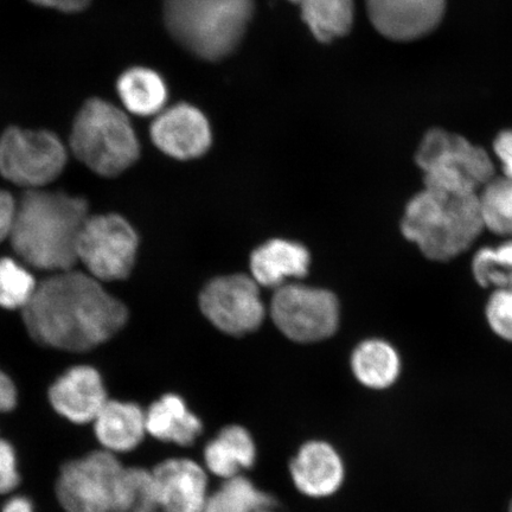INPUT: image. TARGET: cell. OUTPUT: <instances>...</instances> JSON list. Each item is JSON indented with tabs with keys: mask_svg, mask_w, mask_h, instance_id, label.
Here are the masks:
<instances>
[{
	"mask_svg": "<svg viewBox=\"0 0 512 512\" xmlns=\"http://www.w3.org/2000/svg\"><path fill=\"white\" fill-rule=\"evenodd\" d=\"M21 484L18 454L9 440L0 438V496L9 495Z\"/></svg>",
	"mask_w": 512,
	"mask_h": 512,
	"instance_id": "cell-29",
	"label": "cell"
},
{
	"mask_svg": "<svg viewBox=\"0 0 512 512\" xmlns=\"http://www.w3.org/2000/svg\"><path fill=\"white\" fill-rule=\"evenodd\" d=\"M478 201L486 232L512 239V179L495 176L478 192Z\"/></svg>",
	"mask_w": 512,
	"mask_h": 512,
	"instance_id": "cell-24",
	"label": "cell"
},
{
	"mask_svg": "<svg viewBox=\"0 0 512 512\" xmlns=\"http://www.w3.org/2000/svg\"><path fill=\"white\" fill-rule=\"evenodd\" d=\"M108 400L101 374L89 366L68 369L48 390L51 408L74 425L91 424Z\"/></svg>",
	"mask_w": 512,
	"mask_h": 512,
	"instance_id": "cell-14",
	"label": "cell"
},
{
	"mask_svg": "<svg viewBox=\"0 0 512 512\" xmlns=\"http://www.w3.org/2000/svg\"><path fill=\"white\" fill-rule=\"evenodd\" d=\"M138 247V234L123 216H89L78 242V261L96 280H124L132 272Z\"/></svg>",
	"mask_w": 512,
	"mask_h": 512,
	"instance_id": "cell-10",
	"label": "cell"
},
{
	"mask_svg": "<svg viewBox=\"0 0 512 512\" xmlns=\"http://www.w3.org/2000/svg\"><path fill=\"white\" fill-rule=\"evenodd\" d=\"M414 164L427 189L478 194L497 176V165L484 147L462 134L434 127L420 140Z\"/></svg>",
	"mask_w": 512,
	"mask_h": 512,
	"instance_id": "cell-6",
	"label": "cell"
},
{
	"mask_svg": "<svg viewBox=\"0 0 512 512\" xmlns=\"http://www.w3.org/2000/svg\"><path fill=\"white\" fill-rule=\"evenodd\" d=\"M484 316L492 334L512 343V288L491 291L486 300Z\"/></svg>",
	"mask_w": 512,
	"mask_h": 512,
	"instance_id": "cell-28",
	"label": "cell"
},
{
	"mask_svg": "<svg viewBox=\"0 0 512 512\" xmlns=\"http://www.w3.org/2000/svg\"><path fill=\"white\" fill-rule=\"evenodd\" d=\"M509 512H512V503H511V505H510V510H509Z\"/></svg>",
	"mask_w": 512,
	"mask_h": 512,
	"instance_id": "cell-35",
	"label": "cell"
},
{
	"mask_svg": "<svg viewBox=\"0 0 512 512\" xmlns=\"http://www.w3.org/2000/svg\"><path fill=\"white\" fill-rule=\"evenodd\" d=\"M492 150L501 165L502 175L512 179V128L497 134Z\"/></svg>",
	"mask_w": 512,
	"mask_h": 512,
	"instance_id": "cell-30",
	"label": "cell"
},
{
	"mask_svg": "<svg viewBox=\"0 0 512 512\" xmlns=\"http://www.w3.org/2000/svg\"><path fill=\"white\" fill-rule=\"evenodd\" d=\"M157 491L152 471L125 467L121 475L114 512H155Z\"/></svg>",
	"mask_w": 512,
	"mask_h": 512,
	"instance_id": "cell-26",
	"label": "cell"
},
{
	"mask_svg": "<svg viewBox=\"0 0 512 512\" xmlns=\"http://www.w3.org/2000/svg\"><path fill=\"white\" fill-rule=\"evenodd\" d=\"M261 512H267V511H261Z\"/></svg>",
	"mask_w": 512,
	"mask_h": 512,
	"instance_id": "cell-36",
	"label": "cell"
},
{
	"mask_svg": "<svg viewBox=\"0 0 512 512\" xmlns=\"http://www.w3.org/2000/svg\"><path fill=\"white\" fill-rule=\"evenodd\" d=\"M88 217V203L83 197L63 191L27 190L17 203L9 239L19 258L37 270H73Z\"/></svg>",
	"mask_w": 512,
	"mask_h": 512,
	"instance_id": "cell-2",
	"label": "cell"
},
{
	"mask_svg": "<svg viewBox=\"0 0 512 512\" xmlns=\"http://www.w3.org/2000/svg\"><path fill=\"white\" fill-rule=\"evenodd\" d=\"M0 512H35V505L29 497L14 496L6 501Z\"/></svg>",
	"mask_w": 512,
	"mask_h": 512,
	"instance_id": "cell-34",
	"label": "cell"
},
{
	"mask_svg": "<svg viewBox=\"0 0 512 512\" xmlns=\"http://www.w3.org/2000/svg\"><path fill=\"white\" fill-rule=\"evenodd\" d=\"M277 328L293 342L316 343L335 334L339 303L334 293L302 284L277 288L271 302Z\"/></svg>",
	"mask_w": 512,
	"mask_h": 512,
	"instance_id": "cell-9",
	"label": "cell"
},
{
	"mask_svg": "<svg viewBox=\"0 0 512 512\" xmlns=\"http://www.w3.org/2000/svg\"><path fill=\"white\" fill-rule=\"evenodd\" d=\"M471 272L483 290L512 288V239L477 248L471 254Z\"/></svg>",
	"mask_w": 512,
	"mask_h": 512,
	"instance_id": "cell-25",
	"label": "cell"
},
{
	"mask_svg": "<svg viewBox=\"0 0 512 512\" xmlns=\"http://www.w3.org/2000/svg\"><path fill=\"white\" fill-rule=\"evenodd\" d=\"M125 466L115 454L93 451L63 464L55 484L64 512H114Z\"/></svg>",
	"mask_w": 512,
	"mask_h": 512,
	"instance_id": "cell-8",
	"label": "cell"
},
{
	"mask_svg": "<svg viewBox=\"0 0 512 512\" xmlns=\"http://www.w3.org/2000/svg\"><path fill=\"white\" fill-rule=\"evenodd\" d=\"M93 427L102 450L115 456L133 452L147 435L145 411L130 401L108 400L96 415Z\"/></svg>",
	"mask_w": 512,
	"mask_h": 512,
	"instance_id": "cell-17",
	"label": "cell"
},
{
	"mask_svg": "<svg viewBox=\"0 0 512 512\" xmlns=\"http://www.w3.org/2000/svg\"><path fill=\"white\" fill-rule=\"evenodd\" d=\"M18 403V392L14 381L0 370V414L14 411Z\"/></svg>",
	"mask_w": 512,
	"mask_h": 512,
	"instance_id": "cell-32",
	"label": "cell"
},
{
	"mask_svg": "<svg viewBox=\"0 0 512 512\" xmlns=\"http://www.w3.org/2000/svg\"><path fill=\"white\" fill-rule=\"evenodd\" d=\"M28 334L44 347L87 352L110 341L124 328L128 311L91 274L53 273L37 285L24 307Z\"/></svg>",
	"mask_w": 512,
	"mask_h": 512,
	"instance_id": "cell-1",
	"label": "cell"
},
{
	"mask_svg": "<svg viewBox=\"0 0 512 512\" xmlns=\"http://www.w3.org/2000/svg\"><path fill=\"white\" fill-rule=\"evenodd\" d=\"M253 12L254 0H164L171 36L191 54L213 62L238 48Z\"/></svg>",
	"mask_w": 512,
	"mask_h": 512,
	"instance_id": "cell-4",
	"label": "cell"
},
{
	"mask_svg": "<svg viewBox=\"0 0 512 512\" xmlns=\"http://www.w3.org/2000/svg\"><path fill=\"white\" fill-rule=\"evenodd\" d=\"M446 0H367L374 28L389 40H419L438 27Z\"/></svg>",
	"mask_w": 512,
	"mask_h": 512,
	"instance_id": "cell-13",
	"label": "cell"
},
{
	"mask_svg": "<svg viewBox=\"0 0 512 512\" xmlns=\"http://www.w3.org/2000/svg\"><path fill=\"white\" fill-rule=\"evenodd\" d=\"M146 432L160 443L191 446L201 437L204 425L181 395L168 393L145 411Z\"/></svg>",
	"mask_w": 512,
	"mask_h": 512,
	"instance_id": "cell-18",
	"label": "cell"
},
{
	"mask_svg": "<svg viewBox=\"0 0 512 512\" xmlns=\"http://www.w3.org/2000/svg\"><path fill=\"white\" fill-rule=\"evenodd\" d=\"M17 202L10 192L0 189V242L10 238Z\"/></svg>",
	"mask_w": 512,
	"mask_h": 512,
	"instance_id": "cell-31",
	"label": "cell"
},
{
	"mask_svg": "<svg viewBox=\"0 0 512 512\" xmlns=\"http://www.w3.org/2000/svg\"><path fill=\"white\" fill-rule=\"evenodd\" d=\"M117 93L126 111L138 117H156L168 101L162 76L145 67L125 70L117 81Z\"/></svg>",
	"mask_w": 512,
	"mask_h": 512,
	"instance_id": "cell-22",
	"label": "cell"
},
{
	"mask_svg": "<svg viewBox=\"0 0 512 512\" xmlns=\"http://www.w3.org/2000/svg\"><path fill=\"white\" fill-rule=\"evenodd\" d=\"M62 140L47 130L10 127L0 137V175L18 187L44 189L66 168Z\"/></svg>",
	"mask_w": 512,
	"mask_h": 512,
	"instance_id": "cell-7",
	"label": "cell"
},
{
	"mask_svg": "<svg viewBox=\"0 0 512 512\" xmlns=\"http://www.w3.org/2000/svg\"><path fill=\"white\" fill-rule=\"evenodd\" d=\"M158 508L163 512H206L209 473L190 458H170L152 470Z\"/></svg>",
	"mask_w": 512,
	"mask_h": 512,
	"instance_id": "cell-12",
	"label": "cell"
},
{
	"mask_svg": "<svg viewBox=\"0 0 512 512\" xmlns=\"http://www.w3.org/2000/svg\"><path fill=\"white\" fill-rule=\"evenodd\" d=\"M200 306L215 328L235 337L258 330L265 318L259 285L245 274L211 280L201 292Z\"/></svg>",
	"mask_w": 512,
	"mask_h": 512,
	"instance_id": "cell-11",
	"label": "cell"
},
{
	"mask_svg": "<svg viewBox=\"0 0 512 512\" xmlns=\"http://www.w3.org/2000/svg\"><path fill=\"white\" fill-rule=\"evenodd\" d=\"M73 155L102 177H117L137 162L139 140L126 112L92 98L76 114L69 139Z\"/></svg>",
	"mask_w": 512,
	"mask_h": 512,
	"instance_id": "cell-5",
	"label": "cell"
},
{
	"mask_svg": "<svg viewBox=\"0 0 512 512\" xmlns=\"http://www.w3.org/2000/svg\"><path fill=\"white\" fill-rule=\"evenodd\" d=\"M350 366L363 387L383 390L399 380L402 370L400 352L386 339L369 338L352 351Z\"/></svg>",
	"mask_w": 512,
	"mask_h": 512,
	"instance_id": "cell-21",
	"label": "cell"
},
{
	"mask_svg": "<svg viewBox=\"0 0 512 512\" xmlns=\"http://www.w3.org/2000/svg\"><path fill=\"white\" fill-rule=\"evenodd\" d=\"M484 232L478 194L424 188L409 198L400 220L403 238L434 262L469 254Z\"/></svg>",
	"mask_w": 512,
	"mask_h": 512,
	"instance_id": "cell-3",
	"label": "cell"
},
{
	"mask_svg": "<svg viewBox=\"0 0 512 512\" xmlns=\"http://www.w3.org/2000/svg\"><path fill=\"white\" fill-rule=\"evenodd\" d=\"M302 10L307 27L326 43L347 35L354 22V0H290Z\"/></svg>",
	"mask_w": 512,
	"mask_h": 512,
	"instance_id": "cell-23",
	"label": "cell"
},
{
	"mask_svg": "<svg viewBox=\"0 0 512 512\" xmlns=\"http://www.w3.org/2000/svg\"><path fill=\"white\" fill-rule=\"evenodd\" d=\"M150 134L160 151L179 160L201 157L211 145L207 118L190 105L179 104L160 112L153 120Z\"/></svg>",
	"mask_w": 512,
	"mask_h": 512,
	"instance_id": "cell-15",
	"label": "cell"
},
{
	"mask_svg": "<svg viewBox=\"0 0 512 512\" xmlns=\"http://www.w3.org/2000/svg\"><path fill=\"white\" fill-rule=\"evenodd\" d=\"M37 285L27 268L15 260L0 259V307L23 310L34 297Z\"/></svg>",
	"mask_w": 512,
	"mask_h": 512,
	"instance_id": "cell-27",
	"label": "cell"
},
{
	"mask_svg": "<svg viewBox=\"0 0 512 512\" xmlns=\"http://www.w3.org/2000/svg\"><path fill=\"white\" fill-rule=\"evenodd\" d=\"M29 2L42 8L64 12V14H76L86 10L92 0H29Z\"/></svg>",
	"mask_w": 512,
	"mask_h": 512,
	"instance_id": "cell-33",
	"label": "cell"
},
{
	"mask_svg": "<svg viewBox=\"0 0 512 512\" xmlns=\"http://www.w3.org/2000/svg\"><path fill=\"white\" fill-rule=\"evenodd\" d=\"M290 477L294 488L307 498L332 497L344 484L345 465L341 453L328 441L307 440L290 462Z\"/></svg>",
	"mask_w": 512,
	"mask_h": 512,
	"instance_id": "cell-16",
	"label": "cell"
},
{
	"mask_svg": "<svg viewBox=\"0 0 512 512\" xmlns=\"http://www.w3.org/2000/svg\"><path fill=\"white\" fill-rule=\"evenodd\" d=\"M311 256L298 242L273 239L256 248L251 255L252 278L260 286L279 288L288 279H300L309 273Z\"/></svg>",
	"mask_w": 512,
	"mask_h": 512,
	"instance_id": "cell-19",
	"label": "cell"
},
{
	"mask_svg": "<svg viewBox=\"0 0 512 512\" xmlns=\"http://www.w3.org/2000/svg\"><path fill=\"white\" fill-rule=\"evenodd\" d=\"M258 457L251 432L241 425H228L211 439L203 450V465L210 475L233 479L252 469Z\"/></svg>",
	"mask_w": 512,
	"mask_h": 512,
	"instance_id": "cell-20",
	"label": "cell"
}]
</instances>
